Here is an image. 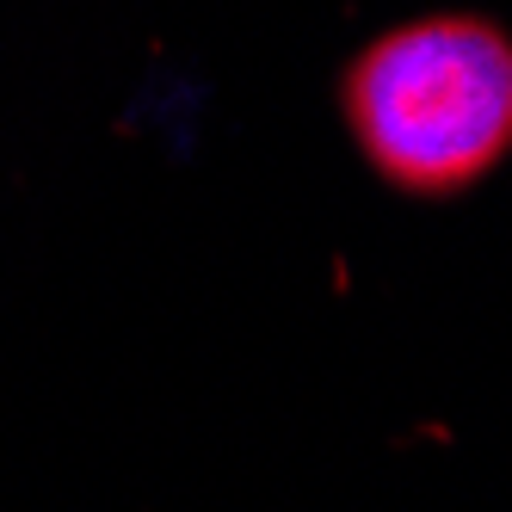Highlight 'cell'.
Segmentation results:
<instances>
[{
    "label": "cell",
    "mask_w": 512,
    "mask_h": 512,
    "mask_svg": "<svg viewBox=\"0 0 512 512\" xmlns=\"http://www.w3.org/2000/svg\"><path fill=\"white\" fill-rule=\"evenodd\" d=\"M346 118L401 192H463L512 155V38L463 13L401 25L346 68Z\"/></svg>",
    "instance_id": "cell-1"
}]
</instances>
